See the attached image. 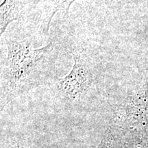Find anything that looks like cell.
Segmentation results:
<instances>
[{
  "mask_svg": "<svg viewBox=\"0 0 148 148\" xmlns=\"http://www.w3.org/2000/svg\"><path fill=\"white\" fill-rule=\"evenodd\" d=\"M56 46L51 41L35 49L29 40H9L1 65V97L12 98L52 78Z\"/></svg>",
  "mask_w": 148,
  "mask_h": 148,
  "instance_id": "obj_1",
  "label": "cell"
},
{
  "mask_svg": "<svg viewBox=\"0 0 148 148\" xmlns=\"http://www.w3.org/2000/svg\"><path fill=\"white\" fill-rule=\"evenodd\" d=\"M73 64L71 71L63 77H56L58 90L66 99H78L91 86L93 81L91 67L83 50L75 48L72 50Z\"/></svg>",
  "mask_w": 148,
  "mask_h": 148,
  "instance_id": "obj_2",
  "label": "cell"
},
{
  "mask_svg": "<svg viewBox=\"0 0 148 148\" xmlns=\"http://www.w3.org/2000/svg\"><path fill=\"white\" fill-rule=\"evenodd\" d=\"M76 0H35L34 5L38 9L40 29L47 34L51 20L58 12L66 14Z\"/></svg>",
  "mask_w": 148,
  "mask_h": 148,
  "instance_id": "obj_3",
  "label": "cell"
},
{
  "mask_svg": "<svg viewBox=\"0 0 148 148\" xmlns=\"http://www.w3.org/2000/svg\"><path fill=\"white\" fill-rule=\"evenodd\" d=\"M35 0H4L0 6V34L4 33L9 24L19 20L34 5Z\"/></svg>",
  "mask_w": 148,
  "mask_h": 148,
  "instance_id": "obj_4",
  "label": "cell"
}]
</instances>
